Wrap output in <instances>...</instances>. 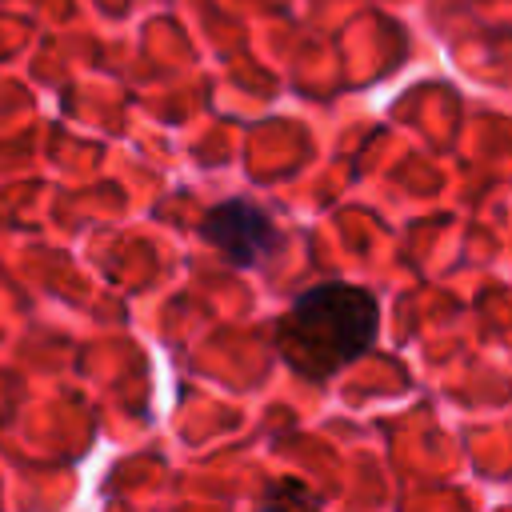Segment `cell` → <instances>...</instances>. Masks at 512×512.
<instances>
[{
	"label": "cell",
	"mask_w": 512,
	"mask_h": 512,
	"mask_svg": "<svg viewBox=\"0 0 512 512\" xmlns=\"http://www.w3.org/2000/svg\"><path fill=\"white\" fill-rule=\"evenodd\" d=\"M380 308L368 288L328 280L300 292L276 324L284 364L308 380H328L376 344Z\"/></svg>",
	"instance_id": "cell-1"
},
{
	"label": "cell",
	"mask_w": 512,
	"mask_h": 512,
	"mask_svg": "<svg viewBox=\"0 0 512 512\" xmlns=\"http://www.w3.org/2000/svg\"><path fill=\"white\" fill-rule=\"evenodd\" d=\"M200 236L232 268H252L280 244V232H276L272 216L252 200H224V204L208 208L204 220H200Z\"/></svg>",
	"instance_id": "cell-2"
},
{
	"label": "cell",
	"mask_w": 512,
	"mask_h": 512,
	"mask_svg": "<svg viewBox=\"0 0 512 512\" xmlns=\"http://www.w3.org/2000/svg\"><path fill=\"white\" fill-rule=\"evenodd\" d=\"M264 500H268V504H276V500H300V504H316V496H308V492H300V488H272Z\"/></svg>",
	"instance_id": "cell-3"
}]
</instances>
